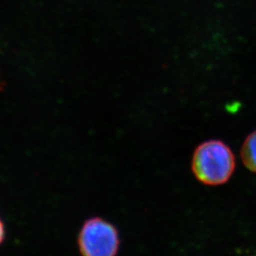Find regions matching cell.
I'll use <instances>...</instances> for the list:
<instances>
[{
	"instance_id": "cell-1",
	"label": "cell",
	"mask_w": 256,
	"mask_h": 256,
	"mask_svg": "<svg viewBox=\"0 0 256 256\" xmlns=\"http://www.w3.org/2000/svg\"><path fill=\"white\" fill-rule=\"evenodd\" d=\"M236 170V157L222 141L210 140L196 147L192 160L194 176L202 184L219 186L229 181Z\"/></svg>"
},
{
	"instance_id": "cell-2",
	"label": "cell",
	"mask_w": 256,
	"mask_h": 256,
	"mask_svg": "<svg viewBox=\"0 0 256 256\" xmlns=\"http://www.w3.org/2000/svg\"><path fill=\"white\" fill-rule=\"evenodd\" d=\"M78 246L85 256H114L120 246L118 230L100 218L86 220L78 234Z\"/></svg>"
},
{
	"instance_id": "cell-3",
	"label": "cell",
	"mask_w": 256,
	"mask_h": 256,
	"mask_svg": "<svg viewBox=\"0 0 256 256\" xmlns=\"http://www.w3.org/2000/svg\"><path fill=\"white\" fill-rule=\"evenodd\" d=\"M240 156L244 166L256 174V130L246 138L240 150Z\"/></svg>"
},
{
	"instance_id": "cell-4",
	"label": "cell",
	"mask_w": 256,
	"mask_h": 256,
	"mask_svg": "<svg viewBox=\"0 0 256 256\" xmlns=\"http://www.w3.org/2000/svg\"><path fill=\"white\" fill-rule=\"evenodd\" d=\"M5 236H6V232H5L4 223L0 216V246L4 242Z\"/></svg>"
},
{
	"instance_id": "cell-5",
	"label": "cell",
	"mask_w": 256,
	"mask_h": 256,
	"mask_svg": "<svg viewBox=\"0 0 256 256\" xmlns=\"http://www.w3.org/2000/svg\"><path fill=\"white\" fill-rule=\"evenodd\" d=\"M2 90V83L0 82V90Z\"/></svg>"
}]
</instances>
